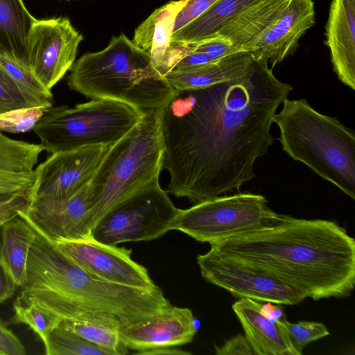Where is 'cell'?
I'll return each instance as SVG.
<instances>
[{"label": "cell", "instance_id": "5", "mask_svg": "<svg viewBox=\"0 0 355 355\" xmlns=\"http://www.w3.org/2000/svg\"><path fill=\"white\" fill-rule=\"evenodd\" d=\"M282 104L273 119L282 150L354 200V130L318 112L305 98H287Z\"/></svg>", "mask_w": 355, "mask_h": 355}, {"label": "cell", "instance_id": "27", "mask_svg": "<svg viewBox=\"0 0 355 355\" xmlns=\"http://www.w3.org/2000/svg\"><path fill=\"white\" fill-rule=\"evenodd\" d=\"M13 321L28 325L43 343L49 333L62 321L55 314L34 302H21L16 299L13 303Z\"/></svg>", "mask_w": 355, "mask_h": 355}, {"label": "cell", "instance_id": "41", "mask_svg": "<svg viewBox=\"0 0 355 355\" xmlns=\"http://www.w3.org/2000/svg\"><path fill=\"white\" fill-rule=\"evenodd\" d=\"M68 1H69V0H68Z\"/></svg>", "mask_w": 355, "mask_h": 355}, {"label": "cell", "instance_id": "17", "mask_svg": "<svg viewBox=\"0 0 355 355\" xmlns=\"http://www.w3.org/2000/svg\"><path fill=\"white\" fill-rule=\"evenodd\" d=\"M325 35L334 72L344 85L354 90V1L332 0Z\"/></svg>", "mask_w": 355, "mask_h": 355}, {"label": "cell", "instance_id": "7", "mask_svg": "<svg viewBox=\"0 0 355 355\" xmlns=\"http://www.w3.org/2000/svg\"><path fill=\"white\" fill-rule=\"evenodd\" d=\"M144 111L114 100L94 98L73 107H49L33 130L49 153L83 147H110L142 118Z\"/></svg>", "mask_w": 355, "mask_h": 355}, {"label": "cell", "instance_id": "23", "mask_svg": "<svg viewBox=\"0 0 355 355\" xmlns=\"http://www.w3.org/2000/svg\"><path fill=\"white\" fill-rule=\"evenodd\" d=\"M35 229L19 215L4 223L0 229V262L17 286L24 284Z\"/></svg>", "mask_w": 355, "mask_h": 355}, {"label": "cell", "instance_id": "24", "mask_svg": "<svg viewBox=\"0 0 355 355\" xmlns=\"http://www.w3.org/2000/svg\"><path fill=\"white\" fill-rule=\"evenodd\" d=\"M186 1H171L157 8L135 31L132 42L149 54L155 68L170 45L176 15Z\"/></svg>", "mask_w": 355, "mask_h": 355}, {"label": "cell", "instance_id": "38", "mask_svg": "<svg viewBox=\"0 0 355 355\" xmlns=\"http://www.w3.org/2000/svg\"><path fill=\"white\" fill-rule=\"evenodd\" d=\"M261 312L272 322H275L277 319L284 315L282 310L279 307L272 305L271 302L261 304Z\"/></svg>", "mask_w": 355, "mask_h": 355}, {"label": "cell", "instance_id": "4", "mask_svg": "<svg viewBox=\"0 0 355 355\" xmlns=\"http://www.w3.org/2000/svg\"><path fill=\"white\" fill-rule=\"evenodd\" d=\"M70 71L71 89L92 99L114 100L142 111L161 108L175 92L149 54L123 33L112 37L104 49L84 54Z\"/></svg>", "mask_w": 355, "mask_h": 355}, {"label": "cell", "instance_id": "18", "mask_svg": "<svg viewBox=\"0 0 355 355\" xmlns=\"http://www.w3.org/2000/svg\"><path fill=\"white\" fill-rule=\"evenodd\" d=\"M43 150L40 144L14 139L0 131V194L30 196L35 166Z\"/></svg>", "mask_w": 355, "mask_h": 355}, {"label": "cell", "instance_id": "14", "mask_svg": "<svg viewBox=\"0 0 355 355\" xmlns=\"http://www.w3.org/2000/svg\"><path fill=\"white\" fill-rule=\"evenodd\" d=\"M91 209L89 184L59 201L30 200L19 216L43 236L58 241L87 240L86 221Z\"/></svg>", "mask_w": 355, "mask_h": 355}, {"label": "cell", "instance_id": "35", "mask_svg": "<svg viewBox=\"0 0 355 355\" xmlns=\"http://www.w3.org/2000/svg\"><path fill=\"white\" fill-rule=\"evenodd\" d=\"M216 355H253L254 353L246 337L238 334L219 347L214 345Z\"/></svg>", "mask_w": 355, "mask_h": 355}, {"label": "cell", "instance_id": "34", "mask_svg": "<svg viewBox=\"0 0 355 355\" xmlns=\"http://www.w3.org/2000/svg\"><path fill=\"white\" fill-rule=\"evenodd\" d=\"M26 349L17 336L0 319V355H25Z\"/></svg>", "mask_w": 355, "mask_h": 355}, {"label": "cell", "instance_id": "1", "mask_svg": "<svg viewBox=\"0 0 355 355\" xmlns=\"http://www.w3.org/2000/svg\"><path fill=\"white\" fill-rule=\"evenodd\" d=\"M293 90L254 58L237 78L175 91L159 109L168 193L193 204L239 190L274 141L277 108Z\"/></svg>", "mask_w": 355, "mask_h": 355}, {"label": "cell", "instance_id": "22", "mask_svg": "<svg viewBox=\"0 0 355 355\" xmlns=\"http://www.w3.org/2000/svg\"><path fill=\"white\" fill-rule=\"evenodd\" d=\"M35 21L22 0H0V55L30 68L27 43Z\"/></svg>", "mask_w": 355, "mask_h": 355}, {"label": "cell", "instance_id": "26", "mask_svg": "<svg viewBox=\"0 0 355 355\" xmlns=\"http://www.w3.org/2000/svg\"><path fill=\"white\" fill-rule=\"evenodd\" d=\"M46 355H110L59 324L44 343Z\"/></svg>", "mask_w": 355, "mask_h": 355}, {"label": "cell", "instance_id": "33", "mask_svg": "<svg viewBox=\"0 0 355 355\" xmlns=\"http://www.w3.org/2000/svg\"><path fill=\"white\" fill-rule=\"evenodd\" d=\"M28 202L29 195L26 193H16L0 202V229L4 223L24 210Z\"/></svg>", "mask_w": 355, "mask_h": 355}, {"label": "cell", "instance_id": "2", "mask_svg": "<svg viewBox=\"0 0 355 355\" xmlns=\"http://www.w3.org/2000/svg\"><path fill=\"white\" fill-rule=\"evenodd\" d=\"M232 261L268 274L303 300L345 297L355 284V241L337 223L276 214L256 230L210 244Z\"/></svg>", "mask_w": 355, "mask_h": 355}, {"label": "cell", "instance_id": "9", "mask_svg": "<svg viewBox=\"0 0 355 355\" xmlns=\"http://www.w3.org/2000/svg\"><path fill=\"white\" fill-rule=\"evenodd\" d=\"M260 194L218 196L180 209L173 230L212 244L262 227L277 214Z\"/></svg>", "mask_w": 355, "mask_h": 355}, {"label": "cell", "instance_id": "20", "mask_svg": "<svg viewBox=\"0 0 355 355\" xmlns=\"http://www.w3.org/2000/svg\"><path fill=\"white\" fill-rule=\"evenodd\" d=\"M253 59L249 52H238L192 70L171 71L164 77L175 91L202 89L241 77Z\"/></svg>", "mask_w": 355, "mask_h": 355}, {"label": "cell", "instance_id": "11", "mask_svg": "<svg viewBox=\"0 0 355 355\" xmlns=\"http://www.w3.org/2000/svg\"><path fill=\"white\" fill-rule=\"evenodd\" d=\"M202 277L237 298L276 304L295 305L303 301L292 288L251 267L228 260L211 249L197 257Z\"/></svg>", "mask_w": 355, "mask_h": 355}, {"label": "cell", "instance_id": "30", "mask_svg": "<svg viewBox=\"0 0 355 355\" xmlns=\"http://www.w3.org/2000/svg\"><path fill=\"white\" fill-rule=\"evenodd\" d=\"M49 108L44 106L33 107L0 114V131L21 133L33 130Z\"/></svg>", "mask_w": 355, "mask_h": 355}, {"label": "cell", "instance_id": "29", "mask_svg": "<svg viewBox=\"0 0 355 355\" xmlns=\"http://www.w3.org/2000/svg\"><path fill=\"white\" fill-rule=\"evenodd\" d=\"M40 107L0 64V114L19 109Z\"/></svg>", "mask_w": 355, "mask_h": 355}, {"label": "cell", "instance_id": "39", "mask_svg": "<svg viewBox=\"0 0 355 355\" xmlns=\"http://www.w3.org/2000/svg\"><path fill=\"white\" fill-rule=\"evenodd\" d=\"M141 354H191V353L178 349H174L173 347H164L148 350L143 352Z\"/></svg>", "mask_w": 355, "mask_h": 355}, {"label": "cell", "instance_id": "32", "mask_svg": "<svg viewBox=\"0 0 355 355\" xmlns=\"http://www.w3.org/2000/svg\"><path fill=\"white\" fill-rule=\"evenodd\" d=\"M189 44H191V51L202 53L211 61L240 52L232 45L219 39H209Z\"/></svg>", "mask_w": 355, "mask_h": 355}, {"label": "cell", "instance_id": "25", "mask_svg": "<svg viewBox=\"0 0 355 355\" xmlns=\"http://www.w3.org/2000/svg\"><path fill=\"white\" fill-rule=\"evenodd\" d=\"M60 324L84 340L106 351L110 355L128 354V349L121 339L119 329L73 320H62Z\"/></svg>", "mask_w": 355, "mask_h": 355}, {"label": "cell", "instance_id": "21", "mask_svg": "<svg viewBox=\"0 0 355 355\" xmlns=\"http://www.w3.org/2000/svg\"><path fill=\"white\" fill-rule=\"evenodd\" d=\"M263 0H218L200 17L172 34L170 43H196L214 38Z\"/></svg>", "mask_w": 355, "mask_h": 355}, {"label": "cell", "instance_id": "36", "mask_svg": "<svg viewBox=\"0 0 355 355\" xmlns=\"http://www.w3.org/2000/svg\"><path fill=\"white\" fill-rule=\"evenodd\" d=\"M214 61H211L202 53L191 51L182 57L175 64L171 71H189L204 66Z\"/></svg>", "mask_w": 355, "mask_h": 355}, {"label": "cell", "instance_id": "13", "mask_svg": "<svg viewBox=\"0 0 355 355\" xmlns=\"http://www.w3.org/2000/svg\"><path fill=\"white\" fill-rule=\"evenodd\" d=\"M54 243L80 267L104 280L144 289L157 287L148 270L131 258L130 249L92 239Z\"/></svg>", "mask_w": 355, "mask_h": 355}, {"label": "cell", "instance_id": "28", "mask_svg": "<svg viewBox=\"0 0 355 355\" xmlns=\"http://www.w3.org/2000/svg\"><path fill=\"white\" fill-rule=\"evenodd\" d=\"M275 322L297 355L302 354L303 349L309 343L329 334L326 326L321 322L300 321L291 323L284 315L277 319Z\"/></svg>", "mask_w": 355, "mask_h": 355}, {"label": "cell", "instance_id": "6", "mask_svg": "<svg viewBox=\"0 0 355 355\" xmlns=\"http://www.w3.org/2000/svg\"><path fill=\"white\" fill-rule=\"evenodd\" d=\"M159 109L144 111L141 120L110 146L89 182L91 209L86 226L92 230L115 205L159 179L163 144Z\"/></svg>", "mask_w": 355, "mask_h": 355}, {"label": "cell", "instance_id": "10", "mask_svg": "<svg viewBox=\"0 0 355 355\" xmlns=\"http://www.w3.org/2000/svg\"><path fill=\"white\" fill-rule=\"evenodd\" d=\"M83 40L67 18L36 19L28 37V60L34 76L47 90L71 69Z\"/></svg>", "mask_w": 355, "mask_h": 355}, {"label": "cell", "instance_id": "31", "mask_svg": "<svg viewBox=\"0 0 355 355\" xmlns=\"http://www.w3.org/2000/svg\"><path fill=\"white\" fill-rule=\"evenodd\" d=\"M218 0H187L176 15L173 33L200 17Z\"/></svg>", "mask_w": 355, "mask_h": 355}, {"label": "cell", "instance_id": "16", "mask_svg": "<svg viewBox=\"0 0 355 355\" xmlns=\"http://www.w3.org/2000/svg\"><path fill=\"white\" fill-rule=\"evenodd\" d=\"M314 24L313 0H288L281 15L261 34L249 53L257 60H266L272 69L295 52L301 37Z\"/></svg>", "mask_w": 355, "mask_h": 355}, {"label": "cell", "instance_id": "37", "mask_svg": "<svg viewBox=\"0 0 355 355\" xmlns=\"http://www.w3.org/2000/svg\"><path fill=\"white\" fill-rule=\"evenodd\" d=\"M17 284L0 262V304L12 297Z\"/></svg>", "mask_w": 355, "mask_h": 355}, {"label": "cell", "instance_id": "15", "mask_svg": "<svg viewBox=\"0 0 355 355\" xmlns=\"http://www.w3.org/2000/svg\"><path fill=\"white\" fill-rule=\"evenodd\" d=\"M197 331L192 311L171 306L154 315L120 329L125 346L137 354L191 343Z\"/></svg>", "mask_w": 355, "mask_h": 355}, {"label": "cell", "instance_id": "40", "mask_svg": "<svg viewBox=\"0 0 355 355\" xmlns=\"http://www.w3.org/2000/svg\"><path fill=\"white\" fill-rule=\"evenodd\" d=\"M352 1H355V0H352Z\"/></svg>", "mask_w": 355, "mask_h": 355}, {"label": "cell", "instance_id": "3", "mask_svg": "<svg viewBox=\"0 0 355 355\" xmlns=\"http://www.w3.org/2000/svg\"><path fill=\"white\" fill-rule=\"evenodd\" d=\"M19 296L62 320L119 329L171 306L159 287L144 289L104 280L80 267L46 237L37 239L30 250Z\"/></svg>", "mask_w": 355, "mask_h": 355}, {"label": "cell", "instance_id": "19", "mask_svg": "<svg viewBox=\"0 0 355 355\" xmlns=\"http://www.w3.org/2000/svg\"><path fill=\"white\" fill-rule=\"evenodd\" d=\"M261 306L260 302L245 297L232 306L254 354L297 355L276 322L261 313Z\"/></svg>", "mask_w": 355, "mask_h": 355}, {"label": "cell", "instance_id": "12", "mask_svg": "<svg viewBox=\"0 0 355 355\" xmlns=\"http://www.w3.org/2000/svg\"><path fill=\"white\" fill-rule=\"evenodd\" d=\"M110 147L94 146L60 151L35 168L30 200L59 201L89 184Z\"/></svg>", "mask_w": 355, "mask_h": 355}, {"label": "cell", "instance_id": "8", "mask_svg": "<svg viewBox=\"0 0 355 355\" xmlns=\"http://www.w3.org/2000/svg\"><path fill=\"white\" fill-rule=\"evenodd\" d=\"M180 211L157 179L109 209L91 239L107 245L153 240L173 230Z\"/></svg>", "mask_w": 355, "mask_h": 355}]
</instances>
